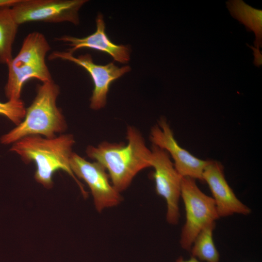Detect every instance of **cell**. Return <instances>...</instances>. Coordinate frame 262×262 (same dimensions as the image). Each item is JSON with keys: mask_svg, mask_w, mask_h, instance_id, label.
<instances>
[{"mask_svg": "<svg viewBox=\"0 0 262 262\" xmlns=\"http://www.w3.org/2000/svg\"><path fill=\"white\" fill-rule=\"evenodd\" d=\"M254 51V55L255 56L254 63L255 66H260L262 63V53L260 52V49L254 48L251 46H249Z\"/></svg>", "mask_w": 262, "mask_h": 262, "instance_id": "17", "label": "cell"}, {"mask_svg": "<svg viewBox=\"0 0 262 262\" xmlns=\"http://www.w3.org/2000/svg\"><path fill=\"white\" fill-rule=\"evenodd\" d=\"M215 227V222L212 223L202 229L196 235L190 250L192 256L201 262H219L220 255L213 239V231Z\"/></svg>", "mask_w": 262, "mask_h": 262, "instance_id": "15", "label": "cell"}, {"mask_svg": "<svg viewBox=\"0 0 262 262\" xmlns=\"http://www.w3.org/2000/svg\"><path fill=\"white\" fill-rule=\"evenodd\" d=\"M202 179L211 191L219 217L250 213V209L237 198L229 185L220 163L210 161L204 169Z\"/></svg>", "mask_w": 262, "mask_h": 262, "instance_id": "11", "label": "cell"}, {"mask_svg": "<svg viewBox=\"0 0 262 262\" xmlns=\"http://www.w3.org/2000/svg\"><path fill=\"white\" fill-rule=\"evenodd\" d=\"M150 139L152 145L165 150L171 156L175 168L182 177L203 180L204 169L210 161L200 159L181 147L166 119H160L158 124L151 128Z\"/></svg>", "mask_w": 262, "mask_h": 262, "instance_id": "10", "label": "cell"}, {"mask_svg": "<svg viewBox=\"0 0 262 262\" xmlns=\"http://www.w3.org/2000/svg\"><path fill=\"white\" fill-rule=\"evenodd\" d=\"M18 0H0V8L12 7L15 5Z\"/></svg>", "mask_w": 262, "mask_h": 262, "instance_id": "18", "label": "cell"}, {"mask_svg": "<svg viewBox=\"0 0 262 262\" xmlns=\"http://www.w3.org/2000/svg\"><path fill=\"white\" fill-rule=\"evenodd\" d=\"M180 196L185 210V222L180 239L181 247L190 251L194 240L198 233L219 218L213 197L202 192L196 180L182 177Z\"/></svg>", "mask_w": 262, "mask_h": 262, "instance_id": "5", "label": "cell"}, {"mask_svg": "<svg viewBox=\"0 0 262 262\" xmlns=\"http://www.w3.org/2000/svg\"><path fill=\"white\" fill-rule=\"evenodd\" d=\"M227 6L231 15L255 34L254 45L260 49L262 45V10L255 9L241 0H229Z\"/></svg>", "mask_w": 262, "mask_h": 262, "instance_id": "13", "label": "cell"}, {"mask_svg": "<svg viewBox=\"0 0 262 262\" xmlns=\"http://www.w3.org/2000/svg\"><path fill=\"white\" fill-rule=\"evenodd\" d=\"M176 262H202L196 258L191 256V258L188 260H184L183 257H179Z\"/></svg>", "mask_w": 262, "mask_h": 262, "instance_id": "19", "label": "cell"}, {"mask_svg": "<svg viewBox=\"0 0 262 262\" xmlns=\"http://www.w3.org/2000/svg\"><path fill=\"white\" fill-rule=\"evenodd\" d=\"M96 23V31L86 37L63 35L56 39L68 46L69 48L67 51L73 54L78 49L88 48L106 53L119 63H127L130 59V46L115 44L109 38L105 32V24L102 14L98 15Z\"/></svg>", "mask_w": 262, "mask_h": 262, "instance_id": "12", "label": "cell"}, {"mask_svg": "<svg viewBox=\"0 0 262 262\" xmlns=\"http://www.w3.org/2000/svg\"><path fill=\"white\" fill-rule=\"evenodd\" d=\"M60 87L53 80L42 82L37 88L36 96L26 110L23 120L0 138L1 144H13L28 136L53 138L67 129L65 118L57 105Z\"/></svg>", "mask_w": 262, "mask_h": 262, "instance_id": "3", "label": "cell"}, {"mask_svg": "<svg viewBox=\"0 0 262 262\" xmlns=\"http://www.w3.org/2000/svg\"><path fill=\"white\" fill-rule=\"evenodd\" d=\"M128 144L103 142L88 146L87 155L108 172L111 183L119 192L125 190L141 170L150 167L151 150L141 132L134 127L127 128Z\"/></svg>", "mask_w": 262, "mask_h": 262, "instance_id": "1", "label": "cell"}, {"mask_svg": "<svg viewBox=\"0 0 262 262\" xmlns=\"http://www.w3.org/2000/svg\"><path fill=\"white\" fill-rule=\"evenodd\" d=\"M19 25L11 7L0 8V63L7 65L12 60L13 45Z\"/></svg>", "mask_w": 262, "mask_h": 262, "instance_id": "14", "label": "cell"}, {"mask_svg": "<svg viewBox=\"0 0 262 262\" xmlns=\"http://www.w3.org/2000/svg\"><path fill=\"white\" fill-rule=\"evenodd\" d=\"M75 143L71 134H61L53 138L31 135L12 144L10 150L18 154L25 163H35L34 178L46 188L52 187L53 174L62 170L72 177L83 196L86 197V191L70 167V160Z\"/></svg>", "mask_w": 262, "mask_h": 262, "instance_id": "2", "label": "cell"}, {"mask_svg": "<svg viewBox=\"0 0 262 262\" xmlns=\"http://www.w3.org/2000/svg\"><path fill=\"white\" fill-rule=\"evenodd\" d=\"M86 0H18L11 7L19 25L31 22H80L79 11Z\"/></svg>", "mask_w": 262, "mask_h": 262, "instance_id": "6", "label": "cell"}, {"mask_svg": "<svg viewBox=\"0 0 262 262\" xmlns=\"http://www.w3.org/2000/svg\"><path fill=\"white\" fill-rule=\"evenodd\" d=\"M50 49L42 33L33 32L26 36L18 54L7 65L8 78L4 92L8 100L20 99L23 86L31 79L42 82L52 81L46 63V55Z\"/></svg>", "mask_w": 262, "mask_h": 262, "instance_id": "4", "label": "cell"}, {"mask_svg": "<svg viewBox=\"0 0 262 262\" xmlns=\"http://www.w3.org/2000/svg\"><path fill=\"white\" fill-rule=\"evenodd\" d=\"M70 165L75 176L83 180L88 185L98 212L115 207L122 201L120 193L110 181L106 170L99 163L96 161L90 162L73 152Z\"/></svg>", "mask_w": 262, "mask_h": 262, "instance_id": "8", "label": "cell"}, {"mask_svg": "<svg viewBox=\"0 0 262 262\" xmlns=\"http://www.w3.org/2000/svg\"><path fill=\"white\" fill-rule=\"evenodd\" d=\"M50 60H62L71 62L85 69L90 74L94 85L90 98V107L95 110H99L106 104L107 95L112 82L131 70L130 66L118 67L113 62L105 65L95 64L89 54L77 57L67 51H55L49 55Z\"/></svg>", "mask_w": 262, "mask_h": 262, "instance_id": "9", "label": "cell"}, {"mask_svg": "<svg viewBox=\"0 0 262 262\" xmlns=\"http://www.w3.org/2000/svg\"><path fill=\"white\" fill-rule=\"evenodd\" d=\"M26 110L21 99L8 100L6 102L0 101V115L6 116L16 125H18L24 119Z\"/></svg>", "mask_w": 262, "mask_h": 262, "instance_id": "16", "label": "cell"}, {"mask_svg": "<svg viewBox=\"0 0 262 262\" xmlns=\"http://www.w3.org/2000/svg\"><path fill=\"white\" fill-rule=\"evenodd\" d=\"M150 165L154 169L156 192L166 203V221L170 224L176 225L180 217L179 204L182 177L175 168L168 153L154 145L151 148Z\"/></svg>", "mask_w": 262, "mask_h": 262, "instance_id": "7", "label": "cell"}]
</instances>
